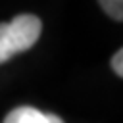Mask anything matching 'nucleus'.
<instances>
[{"label": "nucleus", "instance_id": "f257e3e1", "mask_svg": "<svg viewBox=\"0 0 123 123\" xmlns=\"http://www.w3.org/2000/svg\"><path fill=\"white\" fill-rule=\"evenodd\" d=\"M40 33L42 21L33 13H19L10 23H0V63L33 48Z\"/></svg>", "mask_w": 123, "mask_h": 123}, {"label": "nucleus", "instance_id": "f03ea898", "mask_svg": "<svg viewBox=\"0 0 123 123\" xmlns=\"http://www.w3.org/2000/svg\"><path fill=\"white\" fill-rule=\"evenodd\" d=\"M4 123H63V121L54 113H42L31 106H19L6 115Z\"/></svg>", "mask_w": 123, "mask_h": 123}, {"label": "nucleus", "instance_id": "7ed1b4c3", "mask_svg": "<svg viewBox=\"0 0 123 123\" xmlns=\"http://www.w3.org/2000/svg\"><path fill=\"white\" fill-rule=\"evenodd\" d=\"M102 10L115 21L123 19V0H98Z\"/></svg>", "mask_w": 123, "mask_h": 123}, {"label": "nucleus", "instance_id": "20e7f679", "mask_svg": "<svg viewBox=\"0 0 123 123\" xmlns=\"http://www.w3.org/2000/svg\"><path fill=\"white\" fill-rule=\"evenodd\" d=\"M111 69L115 71L117 77H123V50L121 48L111 56Z\"/></svg>", "mask_w": 123, "mask_h": 123}]
</instances>
